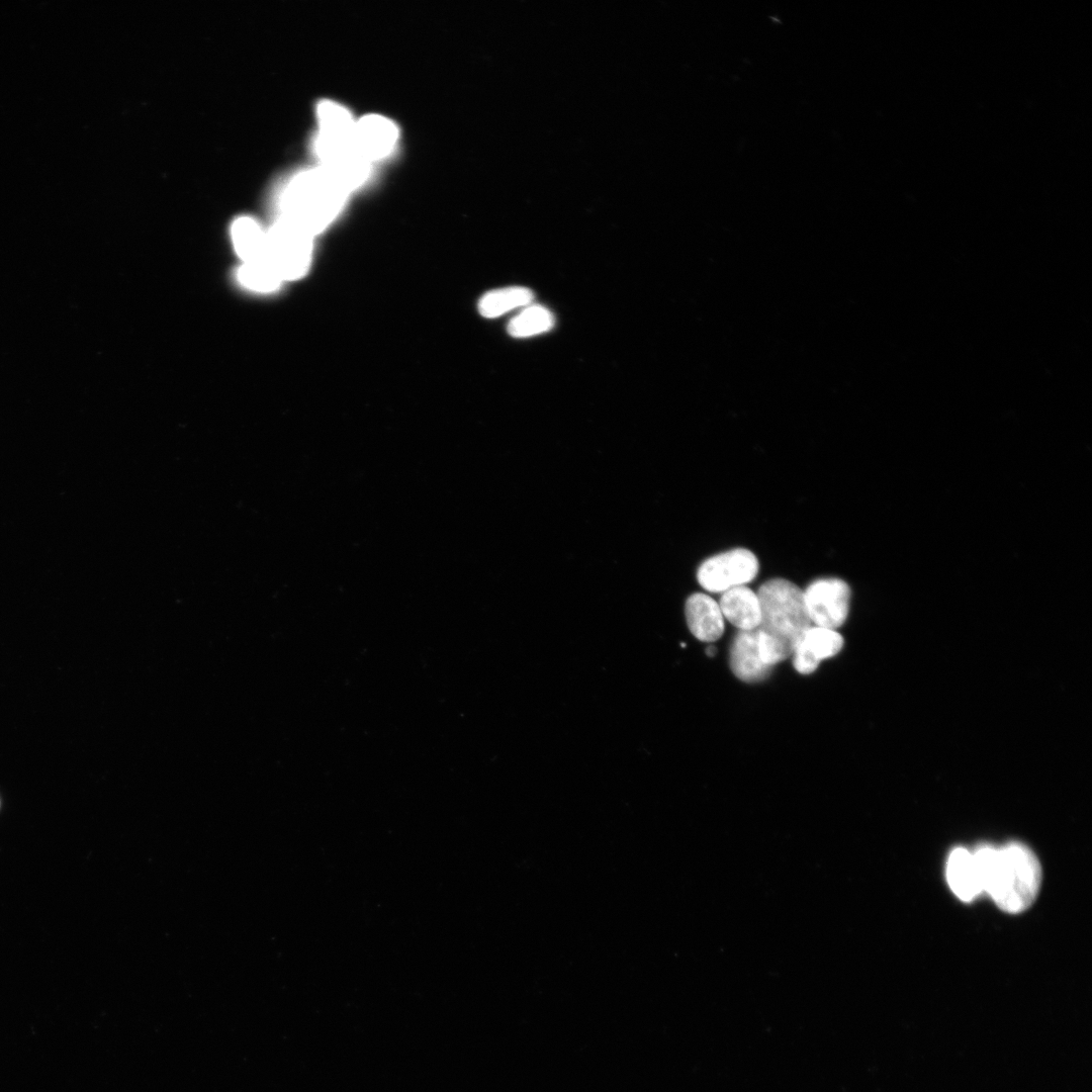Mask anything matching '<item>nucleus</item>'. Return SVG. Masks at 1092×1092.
I'll return each instance as SVG.
<instances>
[{
	"instance_id": "obj_1",
	"label": "nucleus",
	"mask_w": 1092,
	"mask_h": 1092,
	"mask_svg": "<svg viewBox=\"0 0 1092 1092\" xmlns=\"http://www.w3.org/2000/svg\"><path fill=\"white\" fill-rule=\"evenodd\" d=\"M983 892L1007 913L1028 909L1039 891L1040 863L1033 851L1020 842L1002 847L983 845L973 851Z\"/></svg>"
},
{
	"instance_id": "obj_2",
	"label": "nucleus",
	"mask_w": 1092,
	"mask_h": 1092,
	"mask_svg": "<svg viewBox=\"0 0 1092 1092\" xmlns=\"http://www.w3.org/2000/svg\"><path fill=\"white\" fill-rule=\"evenodd\" d=\"M756 593L761 610V622L756 629L759 653L762 661L771 667L793 654L811 622L803 590L794 582L770 578Z\"/></svg>"
},
{
	"instance_id": "obj_3",
	"label": "nucleus",
	"mask_w": 1092,
	"mask_h": 1092,
	"mask_svg": "<svg viewBox=\"0 0 1092 1092\" xmlns=\"http://www.w3.org/2000/svg\"><path fill=\"white\" fill-rule=\"evenodd\" d=\"M348 193L322 167L304 170L293 176L282 189L278 218L314 237L338 216Z\"/></svg>"
},
{
	"instance_id": "obj_4",
	"label": "nucleus",
	"mask_w": 1092,
	"mask_h": 1092,
	"mask_svg": "<svg viewBox=\"0 0 1092 1092\" xmlns=\"http://www.w3.org/2000/svg\"><path fill=\"white\" fill-rule=\"evenodd\" d=\"M318 132L314 150L321 166L349 192L361 186L370 174L371 164L358 152L355 120L347 108L325 100L317 105Z\"/></svg>"
},
{
	"instance_id": "obj_5",
	"label": "nucleus",
	"mask_w": 1092,
	"mask_h": 1092,
	"mask_svg": "<svg viewBox=\"0 0 1092 1092\" xmlns=\"http://www.w3.org/2000/svg\"><path fill=\"white\" fill-rule=\"evenodd\" d=\"M267 256L283 281L297 280L309 269L313 237L290 222L277 218L266 232Z\"/></svg>"
},
{
	"instance_id": "obj_6",
	"label": "nucleus",
	"mask_w": 1092,
	"mask_h": 1092,
	"mask_svg": "<svg viewBox=\"0 0 1092 1092\" xmlns=\"http://www.w3.org/2000/svg\"><path fill=\"white\" fill-rule=\"evenodd\" d=\"M758 571L759 562L752 551L733 548L704 560L697 570V579L704 589L723 594L750 582Z\"/></svg>"
},
{
	"instance_id": "obj_7",
	"label": "nucleus",
	"mask_w": 1092,
	"mask_h": 1092,
	"mask_svg": "<svg viewBox=\"0 0 1092 1092\" xmlns=\"http://www.w3.org/2000/svg\"><path fill=\"white\" fill-rule=\"evenodd\" d=\"M850 594L849 585L839 577H821L809 583L803 596L811 624L833 630L843 625Z\"/></svg>"
},
{
	"instance_id": "obj_8",
	"label": "nucleus",
	"mask_w": 1092,
	"mask_h": 1092,
	"mask_svg": "<svg viewBox=\"0 0 1092 1092\" xmlns=\"http://www.w3.org/2000/svg\"><path fill=\"white\" fill-rule=\"evenodd\" d=\"M842 646L843 638L837 631L811 625L795 645L794 667L802 674H809L821 660L834 656Z\"/></svg>"
},
{
	"instance_id": "obj_9",
	"label": "nucleus",
	"mask_w": 1092,
	"mask_h": 1092,
	"mask_svg": "<svg viewBox=\"0 0 1092 1092\" xmlns=\"http://www.w3.org/2000/svg\"><path fill=\"white\" fill-rule=\"evenodd\" d=\"M397 138L396 125L385 116L369 114L355 122L356 148L370 164L390 154Z\"/></svg>"
},
{
	"instance_id": "obj_10",
	"label": "nucleus",
	"mask_w": 1092,
	"mask_h": 1092,
	"mask_svg": "<svg viewBox=\"0 0 1092 1092\" xmlns=\"http://www.w3.org/2000/svg\"><path fill=\"white\" fill-rule=\"evenodd\" d=\"M685 614L691 633L699 640L713 642L724 632V617L718 602L703 593L691 595L686 602Z\"/></svg>"
},
{
	"instance_id": "obj_11",
	"label": "nucleus",
	"mask_w": 1092,
	"mask_h": 1092,
	"mask_svg": "<svg viewBox=\"0 0 1092 1092\" xmlns=\"http://www.w3.org/2000/svg\"><path fill=\"white\" fill-rule=\"evenodd\" d=\"M730 666L733 673L746 682L760 681L768 675L771 667L760 657L756 629L736 634L730 648Z\"/></svg>"
},
{
	"instance_id": "obj_12",
	"label": "nucleus",
	"mask_w": 1092,
	"mask_h": 1092,
	"mask_svg": "<svg viewBox=\"0 0 1092 1092\" xmlns=\"http://www.w3.org/2000/svg\"><path fill=\"white\" fill-rule=\"evenodd\" d=\"M724 619L739 631H751L759 627L761 610L757 593L746 585L731 588L721 595L718 602Z\"/></svg>"
},
{
	"instance_id": "obj_13",
	"label": "nucleus",
	"mask_w": 1092,
	"mask_h": 1092,
	"mask_svg": "<svg viewBox=\"0 0 1092 1092\" xmlns=\"http://www.w3.org/2000/svg\"><path fill=\"white\" fill-rule=\"evenodd\" d=\"M946 880L956 896L971 902L983 893L974 853L965 847L953 848L946 862Z\"/></svg>"
},
{
	"instance_id": "obj_14",
	"label": "nucleus",
	"mask_w": 1092,
	"mask_h": 1092,
	"mask_svg": "<svg viewBox=\"0 0 1092 1092\" xmlns=\"http://www.w3.org/2000/svg\"><path fill=\"white\" fill-rule=\"evenodd\" d=\"M235 250L243 263L269 260L267 236L260 224L251 217H240L232 226Z\"/></svg>"
},
{
	"instance_id": "obj_15",
	"label": "nucleus",
	"mask_w": 1092,
	"mask_h": 1092,
	"mask_svg": "<svg viewBox=\"0 0 1092 1092\" xmlns=\"http://www.w3.org/2000/svg\"><path fill=\"white\" fill-rule=\"evenodd\" d=\"M533 298L532 290L523 286L495 289L480 298L478 310L485 317H497L514 308L529 305Z\"/></svg>"
},
{
	"instance_id": "obj_16",
	"label": "nucleus",
	"mask_w": 1092,
	"mask_h": 1092,
	"mask_svg": "<svg viewBox=\"0 0 1092 1092\" xmlns=\"http://www.w3.org/2000/svg\"><path fill=\"white\" fill-rule=\"evenodd\" d=\"M554 326V316L541 305H530L513 317L508 325V332L515 338H526L549 331Z\"/></svg>"
},
{
	"instance_id": "obj_17",
	"label": "nucleus",
	"mask_w": 1092,
	"mask_h": 1092,
	"mask_svg": "<svg viewBox=\"0 0 1092 1092\" xmlns=\"http://www.w3.org/2000/svg\"><path fill=\"white\" fill-rule=\"evenodd\" d=\"M238 278L245 287L259 292L274 291L282 283L269 260L243 263Z\"/></svg>"
},
{
	"instance_id": "obj_18",
	"label": "nucleus",
	"mask_w": 1092,
	"mask_h": 1092,
	"mask_svg": "<svg viewBox=\"0 0 1092 1092\" xmlns=\"http://www.w3.org/2000/svg\"><path fill=\"white\" fill-rule=\"evenodd\" d=\"M715 652H716V649H715V647H713V646H710V647H709V648L707 649V653H708V655H710V656H713V655L715 654Z\"/></svg>"
}]
</instances>
